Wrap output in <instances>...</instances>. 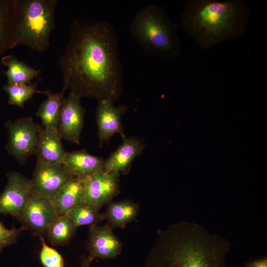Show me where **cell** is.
<instances>
[{"label": "cell", "instance_id": "1", "mask_svg": "<svg viewBox=\"0 0 267 267\" xmlns=\"http://www.w3.org/2000/svg\"><path fill=\"white\" fill-rule=\"evenodd\" d=\"M70 36L60 59L63 87L79 95L114 102L121 95L124 70L119 40L108 21L70 25Z\"/></svg>", "mask_w": 267, "mask_h": 267}, {"label": "cell", "instance_id": "2", "mask_svg": "<svg viewBox=\"0 0 267 267\" xmlns=\"http://www.w3.org/2000/svg\"><path fill=\"white\" fill-rule=\"evenodd\" d=\"M230 243L201 225L181 221L157 231L146 267H226Z\"/></svg>", "mask_w": 267, "mask_h": 267}, {"label": "cell", "instance_id": "3", "mask_svg": "<svg viewBox=\"0 0 267 267\" xmlns=\"http://www.w3.org/2000/svg\"><path fill=\"white\" fill-rule=\"evenodd\" d=\"M250 12L242 0H190L180 15V27L202 48L242 35Z\"/></svg>", "mask_w": 267, "mask_h": 267}, {"label": "cell", "instance_id": "4", "mask_svg": "<svg viewBox=\"0 0 267 267\" xmlns=\"http://www.w3.org/2000/svg\"><path fill=\"white\" fill-rule=\"evenodd\" d=\"M174 23L161 6L151 4L135 14L130 26V32L146 55L172 60L179 55L181 46Z\"/></svg>", "mask_w": 267, "mask_h": 267}, {"label": "cell", "instance_id": "5", "mask_svg": "<svg viewBox=\"0 0 267 267\" xmlns=\"http://www.w3.org/2000/svg\"><path fill=\"white\" fill-rule=\"evenodd\" d=\"M57 3L56 0H16L12 48L19 44L39 52L48 48Z\"/></svg>", "mask_w": 267, "mask_h": 267}, {"label": "cell", "instance_id": "6", "mask_svg": "<svg viewBox=\"0 0 267 267\" xmlns=\"http://www.w3.org/2000/svg\"><path fill=\"white\" fill-rule=\"evenodd\" d=\"M8 133L6 149L20 164H24L35 154L41 127L30 117L5 123Z\"/></svg>", "mask_w": 267, "mask_h": 267}, {"label": "cell", "instance_id": "7", "mask_svg": "<svg viewBox=\"0 0 267 267\" xmlns=\"http://www.w3.org/2000/svg\"><path fill=\"white\" fill-rule=\"evenodd\" d=\"M58 216L52 201L31 192L27 206L17 219L24 229L44 238L49 225Z\"/></svg>", "mask_w": 267, "mask_h": 267}, {"label": "cell", "instance_id": "8", "mask_svg": "<svg viewBox=\"0 0 267 267\" xmlns=\"http://www.w3.org/2000/svg\"><path fill=\"white\" fill-rule=\"evenodd\" d=\"M73 176L61 164L37 161L31 181V192L52 201Z\"/></svg>", "mask_w": 267, "mask_h": 267}, {"label": "cell", "instance_id": "9", "mask_svg": "<svg viewBox=\"0 0 267 267\" xmlns=\"http://www.w3.org/2000/svg\"><path fill=\"white\" fill-rule=\"evenodd\" d=\"M7 183L0 194V214L17 218L27 206L31 193L30 180L21 173L6 174Z\"/></svg>", "mask_w": 267, "mask_h": 267}, {"label": "cell", "instance_id": "10", "mask_svg": "<svg viewBox=\"0 0 267 267\" xmlns=\"http://www.w3.org/2000/svg\"><path fill=\"white\" fill-rule=\"evenodd\" d=\"M81 98L72 91L64 97L58 127L61 139L77 144L80 143L85 113L81 103Z\"/></svg>", "mask_w": 267, "mask_h": 267}, {"label": "cell", "instance_id": "11", "mask_svg": "<svg viewBox=\"0 0 267 267\" xmlns=\"http://www.w3.org/2000/svg\"><path fill=\"white\" fill-rule=\"evenodd\" d=\"M119 173L104 170L96 172L85 179V201L100 210L118 194Z\"/></svg>", "mask_w": 267, "mask_h": 267}, {"label": "cell", "instance_id": "12", "mask_svg": "<svg viewBox=\"0 0 267 267\" xmlns=\"http://www.w3.org/2000/svg\"><path fill=\"white\" fill-rule=\"evenodd\" d=\"M113 103L114 102L106 99L98 101L95 117L100 146L116 134H120L123 139L126 137L122 118L128 108L124 105L115 106Z\"/></svg>", "mask_w": 267, "mask_h": 267}, {"label": "cell", "instance_id": "13", "mask_svg": "<svg viewBox=\"0 0 267 267\" xmlns=\"http://www.w3.org/2000/svg\"><path fill=\"white\" fill-rule=\"evenodd\" d=\"M112 228L109 224L89 226L87 248L88 257L92 261L96 258L113 259L121 253L122 245Z\"/></svg>", "mask_w": 267, "mask_h": 267}, {"label": "cell", "instance_id": "14", "mask_svg": "<svg viewBox=\"0 0 267 267\" xmlns=\"http://www.w3.org/2000/svg\"><path fill=\"white\" fill-rule=\"evenodd\" d=\"M145 143L137 137L129 136L123 139L122 143L105 160L104 171L108 173L127 174L134 160L140 155Z\"/></svg>", "mask_w": 267, "mask_h": 267}, {"label": "cell", "instance_id": "15", "mask_svg": "<svg viewBox=\"0 0 267 267\" xmlns=\"http://www.w3.org/2000/svg\"><path fill=\"white\" fill-rule=\"evenodd\" d=\"M105 160L92 155L85 150L66 152L62 165L74 177L85 179L104 170Z\"/></svg>", "mask_w": 267, "mask_h": 267}, {"label": "cell", "instance_id": "16", "mask_svg": "<svg viewBox=\"0 0 267 267\" xmlns=\"http://www.w3.org/2000/svg\"><path fill=\"white\" fill-rule=\"evenodd\" d=\"M65 153L58 131L41 127L35 152L38 162L62 165Z\"/></svg>", "mask_w": 267, "mask_h": 267}, {"label": "cell", "instance_id": "17", "mask_svg": "<svg viewBox=\"0 0 267 267\" xmlns=\"http://www.w3.org/2000/svg\"><path fill=\"white\" fill-rule=\"evenodd\" d=\"M58 215L66 214L75 207L85 203V179L73 177L52 200Z\"/></svg>", "mask_w": 267, "mask_h": 267}, {"label": "cell", "instance_id": "18", "mask_svg": "<svg viewBox=\"0 0 267 267\" xmlns=\"http://www.w3.org/2000/svg\"><path fill=\"white\" fill-rule=\"evenodd\" d=\"M62 89L58 92L45 91L46 98L42 103L36 115L42 120L43 127L46 130L57 131L64 92Z\"/></svg>", "mask_w": 267, "mask_h": 267}, {"label": "cell", "instance_id": "19", "mask_svg": "<svg viewBox=\"0 0 267 267\" xmlns=\"http://www.w3.org/2000/svg\"><path fill=\"white\" fill-rule=\"evenodd\" d=\"M138 211L139 206L137 204L125 200L109 203L103 214L111 227L121 228L133 221Z\"/></svg>", "mask_w": 267, "mask_h": 267}, {"label": "cell", "instance_id": "20", "mask_svg": "<svg viewBox=\"0 0 267 267\" xmlns=\"http://www.w3.org/2000/svg\"><path fill=\"white\" fill-rule=\"evenodd\" d=\"M1 62L7 68L6 71H2L7 78V84H27L41 74L40 71L30 67L12 55L2 56Z\"/></svg>", "mask_w": 267, "mask_h": 267}, {"label": "cell", "instance_id": "21", "mask_svg": "<svg viewBox=\"0 0 267 267\" xmlns=\"http://www.w3.org/2000/svg\"><path fill=\"white\" fill-rule=\"evenodd\" d=\"M77 227L66 214L58 215L49 225L46 237L52 245H65L73 238Z\"/></svg>", "mask_w": 267, "mask_h": 267}, {"label": "cell", "instance_id": "22", "mask_svg": "<svg viewBox=\"0 0 267 267\" xmlns=\"http://www.w3.org/2000/svg\"><path fill=\"white\" fill-rule=\"evenodd\" d=\"M16 0H0V57L12 48V29Z\"/></svg>", "mask_w": 267, "mask_h": 267}, {"label": "cell", "instance_id": "23", "mask_svg": "<svg viewBox=\"0 0 267 267\" xmlns=\"http://www.w3.org/2000/svg\"><path fill=\"white\" fill-rule=\"evenodd\" d=\"M66 214L77 227L97 224L104 219L103 214L100 213L99 209L86 203L75 207Z\"/></svg>", "mask_w": 267, "mask_h": 267}, {"label": "cell", "instance_id": "24", "mask_svg": "<svg viewBox=\"0 0 267 267\" xmlns=\"http://www.w3.org/2000/svg\"><path fill=\"white\" fill-rule=\"evenodd\" d=\"M3 89L8 95V103L22 107L24 103L30 99L35 93L45 94V91L37 89V84H10L3 86Z\"/></svg>", "mask_w": 267, "mask_h": 267}, {"label": "cell", "instance_id": "25", "mask_svg": "<svg viewBox=\"0 0 267 267\" xmlns=\"http://www.w3.org/2000/svg\"><path fill=\"white\" fill-rule=\"evenodd\" d=\"M42 242L40 253V261L44 267H64V260L60 253L48 246L44 237H39Z\"/></svg>", "mask_w": 267, "mask_h": 267}, {"label": "cell", "instance_id": "26", "mask_svg": "<svg viewBox=\"0 0 267 267\" xmlns=\"http://www.w3.org/2000/svg\"><path fill=\"white\" fill-rule=\"evenodd\" d=\"M23 229L22 227L19 228H6L0 222V253L4 247L16 241L18 236Z\"/></svg>", "mask_w": 267, "mask_h": 267}, {"label": "cell", "instance_id": "27", "mask_svg": "<svg viewBox=\"0 0 267 267\" xmlns=\"http://www.w3.org/2000/svg\"><path fill=\"white\" fill-rule=\"evenodd\" d=\"M244 267H267V257L264 256L250 261L245 264Z\"/></svg>", "mask_w": 267, "mask_h": 267}, {"label": "cell", "instance_id": "28", "mask_svg": "<svg viewBox=\"0 0 267 267\" xmlns=\"http://www.w3.org/2000/svg\"><path fill=\"white\" fill-rule=\"evenodd\" d=\"M92 261L89 257H83L82 261L81 267H90V264Z\"/></svg>", "mask_w": 267, "mask_h": 267}]
</instances>
